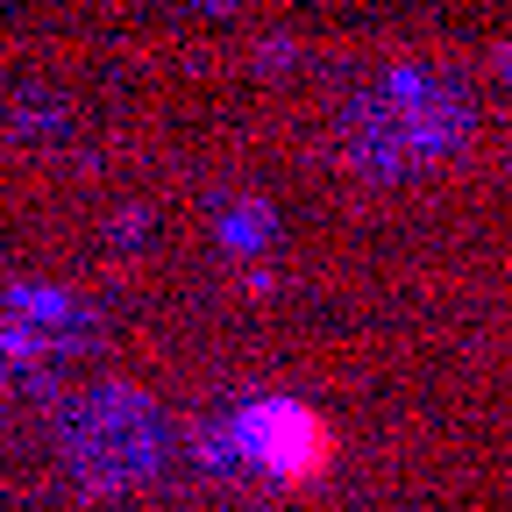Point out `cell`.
<instances>
[{
	"mask_svg": "<svg viewBox=\"0 0 512 512\" xmlns=\"http://www.w3.org/2000/svg\"><path fill=\"white\" fill-rule=\"evenodd\" d=\"M0 392H8V363H0Z\"/></svg>",
	"mask_w": 512,
	"mask_h": 512,
	"instance_id": "obj_5",
	"label": "cell"
},
{
	"mask_svg": "<svg viewBox=\"0 0 512 512\" xmlns=\"http://www.w3.org/2000/svg\"><path fill=\"white\" fill-rule=\"evenodd\" d=\"M264 228H271V214H264V207H249V214H235V221H228V242L256 249V242H264Z\"/></svg>",
	"mask_w": 512,
	"mask_h": 512,
	"instance_id": "obj_4",
	"label": "cell"
},
{
	"mask_svg": "<svg viewBox=\"0 0 512 512\" xmlns=\"http://www.w3.org/2000/svg\"><path fill=\"white\" fill-rule=\"evenodd\" d=\"M64 463L86 491H128L164 463V413L143 392L100 384L64 413Z\"/></svg>",
	"mask_w": 512,
	"mask_h": 512,
	"instance_id": "obj_2",
	"label": "cell"
},
{
	"mask_svg": "<svg viewBox=\"0 0 512 512\" xmlns=\"http://www.w3.org/2000/svg\"><path fill=\"white\" fill-rule=\"evenodd\" d=\"M342 136L363 171H420L470 136V93L441 72H392L349 100Z\"/></svg>",
	"mask_w": 512,
	"mask_h": 512,
	"instance_id": "obj_1",
	"label": "cell"
},
{
	"mask_svg": "<svg viewBox=\"0 0 512 512\" xmlns=\"http://www.w3.org/2000/svg\"><path fill=\"white\" fill-rule=\"evenodd\" d=\"M207 456L214 463H242V470H264L271 484H320L335 470L342 441H335V427L320 420L313 406L264 399V406H249L242 420H228Z\"/></svg>",
	"mask_w": 512,
	"mask_h": 512,
	"instance_id": "obj_3",
	"label": "cell"
}]
</instances>
